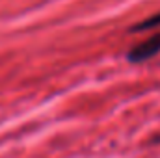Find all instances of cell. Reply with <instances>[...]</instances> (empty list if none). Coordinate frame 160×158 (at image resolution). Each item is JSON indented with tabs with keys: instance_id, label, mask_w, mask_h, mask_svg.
Wrapping results in <instances>:
<instances>
[{
	"instance_id": "6da1fadb",
	"label": "cell",
	"mask_w": 160,
	"mask_h": 158,
	"mask_svg": "<svg viewBox=\"0 0 160 158\" xmlns=\"http://www.w3.org/2000/svg\"><path fill=\"white\" fill-rule=\"evenodd\" d=\"M158 52H160V32H157V34L151 36L149 39L134 45V47L127 52V58H128V62L138 63V62L149 60L151 56H155V54H158Z\"/></svg>"
},
{
	"instance_id": "7a4b0ae2",
	"label": "cell",
	"mask_w": 160,
	"mask_h": 158,
	"mask_svg": "<svg viewBox=\"0 0 160 158\" xmlns=\"http://www.w3.org/2000/svg\"><path fill=\"white\" fill-rule=\"evenodd\" d=\"M157 26H160V11L158 13H155V15H151V17H147L145 21L134 24V26H132V32H140V30H155Z\"/></svg>"
}]
</instances>
